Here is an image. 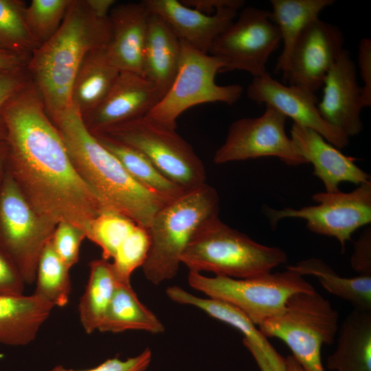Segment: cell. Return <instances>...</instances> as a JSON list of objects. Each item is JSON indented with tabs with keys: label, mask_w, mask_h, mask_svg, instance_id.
<instances>
[{
	"label": "cell",
	"mask_w": 371,
	"mask_h": 371,
	"mask_svg": "<svg viewBox=\"0 0 371 371\" xmlns=\"http://www.w3.org/2000/svg\"><path fill=\"white\" fill-rule=\"evenodd\" d=\"M1 112L7 170L23 196L47 220L69 223L87 236L91 221L104 210L74 168L31 78L6 100Z\"/></svg>",
	"instance_id": "obj_1"
},
{
	"label": "cell",
	"mask_w": 371,
	"mask_h": 371,
	"mask_svg": "<svg viewBox=\"0 0 371 371\" xmlns=\"http://www.w3.org/2000/svg\"><path fill=\"white\" fill-rule=\"evenodd\" d=\"M76 172L104 211L121 214L147 228L170 202L137 182L120 161L85 127L72 106L51 120Z\"/></svg>",
	"instance_id": "obj_2"
},
{
	"label": "cell",
	"mask_w": 371,
	"mask_h": 371,
	"mask_svg": "<svg viewBox=\"0 0 371 371\" xmlns=\"http://www.w3.org/2000/svg\"><path fill=\"white\" fill-rule=\"evenodd\" d=\"M109 17L97 16L86 0H71L57 32L32 54L27 68L52 120L71 107V85L85 56L108 45Z\"/></svg>",
	"instance_id": "obj_3"
},
{
	"label": "cell",
	"mask_w": 371,
	"mask_h": 371,
	"mask_svg": "<svg viewBox=\"0 0 371 371\" xmlns=\"http://www.w3.org/2000/svg\"><path fill=\"white\" fill-rule=\"evenodd\" d=\"M219 203L217 191L205 183L156 212L146 228L150 245L142 268L147 280L159 285L177 276L182 254L195 233L218 216Z\"/></svg>",
	"instance_id": "obj_4"
},
{
	"label": "cell",
	"mask_w": 371,
	"mask_h": 371,
	"mask_svg": "<svg viewBox=\"0 0 371 371\" xmlns=\"http://www.w3.org/2000/svg\"><path fill=\"white\" fill-rule=\"evenodd\" d=\"M286 260L284 250L256 242L222 222L219 216L195 233L181 256V263L189 271H209L236 279L271 273Z\"/></svg>",
	"instance_id": "obj_5"
},
{
	"label": "cell",
	"mask_w": 371,
	"mask_h": 371,
	"mask_svg": "<svg viewBox=\"0 0 371 371\" xmlns=\"http://www.w3.org/2000/svg\"><path fill=\"white\" fill-rule=\"evenodd\" d=\"M339 315L331 303L315 290L293 294L284 309L258 325L262 334L283 341L304 371H324L323 344H332Z\"/></svg>",
	"instance_id": "obj_6"
},
{
	"label": "cell",
	"mask_w": 371,
	"mask_h": 371,
	"mask_svg": "<svg viewBox=\"0 0 371 371\" xmlns=\"http://www.w3.org/2000/svg\"><path fill=\"white\" fill-rule=\"evenodd\" d=\"M181 46L179 65L171 86L145 115L156 124L173 130H176L178 117L190 107L210 102L232 105L243 92L240 85L216 83V76L224 66L221 59L183 41Z\"/></svg>",
	"instance_id": "obj_7"
},
{
	"label": "cell",
	"mask_w": 371,
	"mask_h": 371,
	"mask_svg": "<svg viewBox=\"0 0 371 371\" xmlns=\"http://www.w3.org/2000/svg\"><path fill=\"white\" fill-rule=\"evenodd\" d=\"M93 135L104 136L137 150L165 177L186 191L205 183L204 165L192 146L176 130L163 127L146 116L111 126Z\"/></svg>",
	"instance_id": "obj_8"
},
{
	"label": "cell",
	"mask_w": 371,
	"mask_h": 371,
	"mask_svg": "<svg viewBox=\"0 0 371 371\" xmlns=\"http://www.w3.org/2000/svg\"><path fill=\"white\" fill-rule=\"evenodd\" d=\"M188 281L207 297L237 308L256 326L280 313L293 294L315 290L303 276L289 269L243 279L189 271Z\"/></svg>",
	"instance_id": "obj_9"
},
{
	"label": "cell",
	"mask_w": 371,
	"mask_h": 371,
	"mask_svg": "<svg viewBox=\"0 0 371 371\" xmlns=\"http://www.w3.org/2000/svg\"><path fill=\"white\" fill-rule=\"evenodd\" d=\"M56 226L34 209L6 167L0 185V249L25 284L35 282L38 260Z\"/></svg>",
	"instance_id": "obj_10"
},
{
	"label": "cell",
	"mask_w": 371,
	"mask_h": 371,
	"mask_svg": "<svg viewBox=\"0 0 371 371\" xmlns=\"http://www.w3.org/2000/svg\"><path fill=\"white\" fill-rule=\"evenodd\" d=\"M312 198L317 205L300 209L265 207L264 212L273 228L283 218L305 220L307 228L312 232L336 238L342 251L346 243L351 240L352 234L371 222L370 180L350 192H322L313 194Z\"/></svg>",
	"instance_id": "obj_11"
},
{
	"label": "cell",
	"mask_w": 371,
	"mask_h": 371,
	"mask_svg": "<svg viewBox=\"0 0 371 371\" xmlns=\"http://www.w3.org/2000/svg\"><path fill=\"white\" fill-rule=\"evenodd\" d=\"M216 38L209 54L223 62L221 73L240 70L253 78L267 73V63L281 43L270 11L247 7Z\"/></svg>",
	"instance_id": "obj_12"
},
{
	"label": "cell",
	"mask_w": 371,
	"mask_h": 371,
	"mask_svg": "<svg viewBox=\"0 0 371 371\" xmlns=\"http://www.w3.org/2000/svg\"><path fill=\"white\" fill-rule=\"evenodd\" d=\"M286 117L275 108L265 105L256 117H245L232 122L225 142L216 151V164L265 157H278L289 166L306 164L297 153L285 133Z\"/></svg>",
	"instance_id": "obj_13"
},
{
	"label": "cell",
	"mask_w": 371,
	"mask_h": 371,
	"mask_svg": "<svg viewBox=\"0 0 371 371\" xmlns=\"http://www.w3.org/2000/svg\"><path fill=\"white\" fill-rule=\"evenodd\" d=\"M344 34L337 25L319 18L310 22L293 47L282 76L284 82L315 93L344 50Z\"/></svg>",
	"instance_id": "obj_14"
},
{
	"label": "cell",
	"mask_w": 371,
	"mask_h": 371,
	"mask_svg": "<svg viewBox=\"0 0 371 371\" xmlns=\"http://www.w3.org/2000/svg\"><path fill=\"white\" fill-rule=\"evenodd\" d=\"M247 95L258 104H265L275 108L291 118L294 124L316 131L338 149L348 144L349 137L321 115L315 93L304 87L282 84L267 72L253 78Z\"/></svg>",
	"instance_id": "obj_15"
},
{
	"label": "cell",
	"mask_w": 371,
	"mask_h": 371,
	"mask_svg": "<svg viewBox=\"0 0 371 371\" xmlns=\"http://www.w3.org/2000/svg\"><path fill=\"white\" fill-rule=\"evenodd\" d=\"M163 96L159 88L143 76L120 71L104 99L92 111L82 116V120L93 134L145 116Z\"/></svg>",
	"instance_id": "obj_16"
},
{
	"label": "cell",
	"mask_w": 371,
	"mask_h": 371,
	"mask_svg": "<svg viewBox=\"0 0 371 371\" xmlns=\"http://www.w3.org/2000/svg\"><path fill=\"white\" fill-rule=\"evenodd\" d=\"M317 106L322 117L348 137L363 128L360 114L363 107L361 87L350 52L344 49L328 71Z\"/></svg>",
	"instance_id": "obj_17"
},
{
	"label": "cell",
	"mask_w": 371,
	"mask_h": 371,
	"mask_svg": "<svg viewBox=\"0 0 371 371\" xmlns=\"http://www.w3.org/2000/svg\"><path fill=\"white\" fill-rule=\"evenodd\" d=\"M290 133L297 153L306 164H312L313 175L322 181L325 192H338L341 182L359 186L370 180L356 165L355 157L344 155L316 131L293 123Z\"/></svg>",
	"instance_id": "obj_18"
},
{
	"label": "cell",
	"mask_w": 371,
	"mask_h": 371,
	"mask_svg": "<svg viewBox=\"0 0 371 371\" xmlns=\"http://www.w3.org/2000/svg\"><path fill=\"white\" fill-rule=\"evenodd\" d=\"M148 10L159 15L181 41L209 54L216 38L229 26L238 9L227 7L212 14L186 6L177 0H144Z\"/></svg>",
	"instance_id": "obj_19"
},
{
	"label": "cell",
	"mask_w": 371,
	"mask_h": 371,
	"mask_svg": "<svg viewBox=\"0 0 371 371\" xmlns=\"http://www.w3.org/2000/svg\"><path fill=\"white\" fill-rule=\"evenodd\" d=\"M150 12L143 1L115 5L109 14L111 39L106 52L120 71L142 76L143 53Z\"/></svg>",
	"instance_id": "obj_20"
},
{
	"label": "cell",
	"mask_w": 371,
	"mask_h": 371,
	"mask_svg": "<svg viewBox=\"0 0 371 371\" xmlns=\"http://www.w3.org/2000/svg\"><path fill=\"white\" fill-rule=\"evenodd\" d=\"M54 308L34 293H0V344L23 346L32 343Z\"/></svg>",
	"instance_id": "obj_21"
},
{
	"label": "cell",
	"mask_w": 371,
	"mask_h": 371,
	"mask_svg": "<svg viewBox=\"0 0 371 371\" xmlns=\"http://www.w3.org/2000/svg\"><path fill=\"white\" fill-rule=\"evenodd\" d=\"M166 293L172 302L196 307L212 317L236 328L245 337L244 345L257 348L273 371H286L285 358L276 350L247 316L237 308L216 299L196 296L178 286L168 287Z\"/></svg>",
	"instance_id": "obj_22"
},
{
	"label": "cell",
	"mask_w": 371,
	"mask_h": 371,
	"mask_svg": "<svg viewBox=\"0 0 371 371\" xmlns=\"http://www.w3.org/2000/svg\"><path fill=\"white\" fill-rule=\"evenodd\" d=\"M181 41L166 22L150 12L143 53L142 76L164 95L177 74Z\"/></svg>",
	"instance_id": "obj_23"
},
{
	"label": "cell",
	"mask_w": 371,
	"mask_h": 371,
	"mask_svg": "<svg viewBox=\"0 0 371 371\" xmlns=\"http://www.w3.org/2000/svg\"><path fill=\"white\" fill-rule=\"evenodd\" d=\"M106 47L89 52L74 77L70 93L71 105L81 117L102 102L120 72L111 61Z\"/></svg>",
	"instance_id": "obj_24"
},
{
	"label": "cell",
	"mask_w": 371,
	"mask_h": 371,
	"mask_svg": "<svg viewBox=\"0 0 371 371\" xmlns=\"http://www.w3.org/2000/svg\"><path fill=\"white\" fill-rule=\"evenodd\" d=\"M326 361L335 371H371V311L354 308L343 321Z\"/></svg>",
	"instance_id": "obj_25"
},
{
	"label": "cell",
	"mask_w": 371,
	"mask_h": 371,
	"mask_svg": "<svg viewBox=\"0 0 371 371\" xmlns=\"http://www.w3.org/2000/svg\"><path fill=\"white\" fill-rule=\"evenodd\" d=\"M270 17L277 25L282 42L275 71L285 74L293 47L305 27L319 18L321 12L334 0H271Z\"/></svg>",
	"instance_id": "obj_26"
},
{
	"label": "cell",
	"mask_w": 371,
	"mask_h": 371,
	"mask_svg": "<svg viewBox=\"0 0 371 371\" xmlns=\"http://www.w3.org/2000/svg\"><path fill=\"white\" fill-rule=\"evenodd\" d=\"M165 330L159 318L139 300L131 283L120 282L98 328L102 333L143 330L152 334Z\"/></svg>",
	"instance_id": "obj_27"
},
{
	"label": "cell",
	"mask_w": 371,
	"mask_h": 371,
	"mask_svg": "<svg viewBox=\"0 0 371 371\" xmlns=\"http://www.w3.org/2000/svg\"><path fill=\"white\" fill-rule=\"evenodd\" d=\"M89 267L88 282L78 304L80 321L87 334L98 330L120 282L109 260H94Z\"/></svg>",
	"instance_id": "obj_28"
},
{
	"label": "cell",
	"mask_w": 371,
	"mask_h": 371,
	"mask_svg": "<svg viewBox=\"0 0 371 371\" xmlns=\"http://www.w3.org/2000/svg\"><path fill=\"white\" fill-rule=\"evenodd\" d=\"M300 276H313L332 294L352 304L355 308L371 311V276L344 278L326 262L311 258L286 267Z\"/></svg>",
	"instance_id": "obj_29"
},
{
	"label": "cell",
	"mask_w": 371,
	"mask_h": 371,
	"mask_svg": "<svg viewBox=\"0 0 371 371\" xmlns=\"http://www.w3.org/2000/svg\"><path fill=\"white\" fill-rule=\"evenodd\" d=\"M94 136L120 161L129 175L147 190L168 201L186 192L165 177L137 150L104 136Z\"/></svg>",
	"instance_id": "obj_30"
},
{
	"label": "cell",
	"mask_w": 371,
	"mask_h": 371,
	"mask_svg": "<svg viewBox=\"0 0 371 371\" xmlns=\"http://www.w3.org/2000/svg\"><path fill=\"white\" fill-rule=\"evenodd\" d=\"M69 270L56 254L49 240L38 262L34 293L54 307L66 306L71 291Z\"/></svg>",
	"instance_id": "obj_31"
},
{
	"label": "cell",
	"mask_w": 371,
	"mask_h": 371,
	"mask_svg": "<svg viewBox=\"0 0 371 371\" xmlns=\"http://www.w3.org/2000/svg\"><path fill=\"white\" fill-rule=\"evenodd\" d=\"M26 6L22 0H0V47L29 60L40 45L27 27Z\"/></svg>",
	"instance_id": "obj_32"
},
{
	"label": "cell",
	"mask_w": 371,
	"mask_h": 371,
	"mask_svg": "<svg viewBox=\"0 0 371 371\" xmlns=\"http://www.w3.org/2000/svg\"><path fill=\"white\" fill-rule=\"evenodd\" d=\"M137 225L139 224L121 214L103 211L90 223L87 238L101 249L103 259L112 260Z\"/></svg>",
	"instance_id": "obj_33"
},
{
	"label": "cell",
	"mask_w": 371,
	"mask_h": 371,
	"mask_svg": "<svg viewBox=\"0 0 371 371\" xmlns=\"http://www.w3.org/2000/svg\"><path fill=\"white\" fill-rule=\"evenodd\" d=\"M71 0H32L27 5L25 17L27 27L41 45L59 29Z\"/></svg>",
	"instance_id": "obj_34"
},
{
	"label": "cell",
	"mask_w": 371,
	"mask_h": 371,
	"mask_svg": "<svg viewBox=\"0 0 371 371\" xmlns=\"http://www.w3.org/2000/svg\"><path fill=\"white\" fill-rule=\"evenodd\" d=\"M150 245L148 230L137 225L112 258V266L120 282L131 283L133 271L142 267Z\"/></svg>",
	"instance_id": "obj_35"
},
{
	"label": "cell",
	"mask_w": 371,
	"mask_h": 371,
	"mask_svg": "<svg viewBox=\"0 0 371 371\" xmlns=\"http://www.w3.org/2000/svg\"><path fill=\"white\" fill-rule=\"evenodd\" d=\"M86 238L82 229L69 223L60 222L50 242L56 254L71 269L79 260L80 246Z\"/></svg>",
	"instance_id": "obj_36"
},
{
	"label": "cell",
	"mask_w": 371,
	"mask_h": 371,
	"mask_svg": "<svg viewBox=\"0 0 371 371\" xmlns=\"http://www.w3.org/2000/svg\"><path fill=\"white\" fill-rule=\"evenodd\" d=\"M27 68H0V141H5L7 129L2 115V107L6 100L22 88L30 80Z\"/></svg>",
	"instance_id": "obj_37"
},
{
	"label": "cell",
	"mask_w": 371,
	"mask_h": 371,
	"mask_svg": "<svg viewBox=\"0 0 371 371\" xmlns=\"http://www.w3.org/2000/svg\"><path fill=\"white\" fill-rule=\"evenodd\" d=\"M152 359L150 350L146 348L139 355L121 360L117 357L109 359L96 367L86 370L68 369L62 366H56L49 371H144Z\"/></svg>",
	"instance_id": "obj_38"
},
{
	"label": "cell",
	"mask_w": 371,
	"mask_h": 371,
	"mask_svg": "<svg viewBox=\"0 0 371 371\" xmlns=\"http://www.w3.org/2000/svg\"><path fill=\"white\" fill-rule=\"evenodd\" d=\"M25 284L18 268L0 249V293L23 294Z\"/></svg>",
	"instance_id": "obj_39"
},
{
	"label": "cell",
	"mask_w": 371,
	"mask_h": 371,
	"mask_svg": "<svg viewBox=\"0 0 371 371\" xmlns=\"http://www.w3.org/2000/svg\"><path fill=\"white\" fill-rule=\"evenodd\" d=\"M358 64L363 86L361 96L363 107L371 105V40L364 38L358 47Z\"/></svg>",
	"instance_id": "obj_40"
},
{
	"label": "cell",
	"mask_w": 371,
	"mask_h": 371,
	"mask_svg": "<svg viewBox=\"0 0 371 371\" xmlns=\"http://www.w3.org/2000/svg\"><path fill=\"white\" fill-rule=\"evenodd\" d=\"M351 256L352 269L363 276H371V233L366 229L355 243Z\"/></svg>",
	"instance_id": "obj_41"
},
{
	"label": "cell",
	"mask_w": 371,
	"mask_h": 371,
	"mask_svg": "<svg viewBox=\"0 0 371 371\" xmlns=\"http://www.w3.org/2000/svg\"><path fill=\"white\" fill-rule=\"evenodd\" d=\"M181 2L186 6L207 14H214L218 10L227 7L239 10L245 4V1L242 0H183Z\"/></svg>",
	"instance_id": "obj_42"
},
{
	"label": "cell",
	"mask_w": 371,
	"mask_h": 371,
	"mask_svg": "<svg viewBox=\"0 0 371 371\" xmlns=\"http://www.w3.org/2000/svg\"><path fill=\"white\" fill-rule=\"evenodd\" d=\"M29 60L0 47V68L20 69L27 67Z\"/></svg>",
	"instance_id": "obj_43"
},
{
	"label": "cell",
	"mask_w": 371,
	"mask_h": 371,
	"mask_svg": "<svg viewBox=\"0 0 371 371\" xmlns=\"http://www.w3.org/2000/svg\"><path fill=\"white\" fill-rule=\"evenodd\" d=\"M89 7L97 16L108 18L111 8L115 5L114 0H86Z\"/></svg>",
	"instance_id": "obj_44"
},
{
	"label": "cell",
	"mask_w": 371,
	"mask_h": 371,
	"mask_svg": "<svg viewBox=\"0 0 371 371\" xmlns=\"http://www.w3.org/2000/svg\"><path fill=\"white\" fill-rule=\"evenodd\" d=\"M246 348L251 353L261 371H273L262 354L257 348L251 346H246Z\"/></svg>",
	"instance_id": "obj_45"
},
{
	"label": "cell",
	"mask_w": 371,
	"mask_h": 371,
	"mask_svg": "<svg viewBox=\"0 0 371 371\" xmlns=\"http://www.w3.org/2000/svg\"><path fill=\"white\" fill-rule=\"evenodd\" d=\"M7 146L5 141H0V185L6 170Z\"/></svg>",
	"instance_id": "obj_46"
},
{
	"label": "cell",
	"mask_w": 371,
	"mask_h": 371,
	"mask_svg": "<svg viewBox=\"0 0 371 371\" xmlns=\"http://www.w3.org/2000/svg\"><path fill=\"white\" fill-rule=\"evenodd\" d=\"M285 365L286 371H304L292 355H288L285 358Z\"/></svg>",
	"instance_id": "obj_47"
}]
</instances>
